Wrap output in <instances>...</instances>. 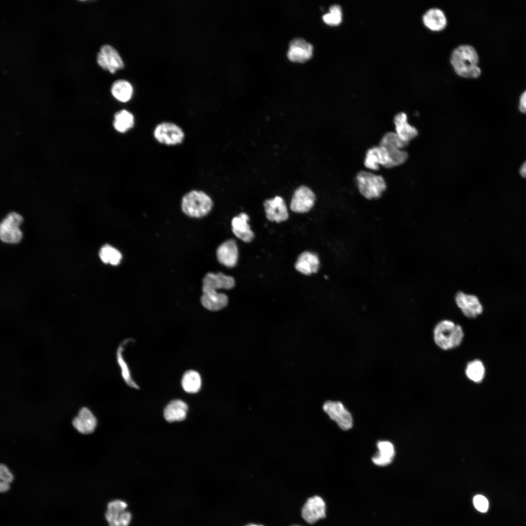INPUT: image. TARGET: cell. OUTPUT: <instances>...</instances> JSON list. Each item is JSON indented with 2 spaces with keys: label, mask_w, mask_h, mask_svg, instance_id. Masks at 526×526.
<instances>
[{
  "label": "cell",
  "mask_w": 526,
  "mask_h": 526,
  "mask_svg": "<svg viewBox=\"0 0 526 526\" xmlns=\"http://www.w3.org/2000/svg\"><path fill=\"white\" fill-rule=\"evenodd\" d=\"M235 285L234 278L230 276L219 272L216 274L209 272L203 280V293L217 292V289H230Z\"/></svg>",
  "instance_id": "obj_14"
},
{
  "label": "cell",
  "mask_w": 526,
  "mask_h": 526,
  "mask_svg": "<svg viewBox=\"0 0 526 526\" xmlns=\"http://www.w3.org/2000/svg\"><path fill=\"white\" fill-rule=\"evenodd\" d=\"M245 526H263L260 525H256V524H248L247 525H246Z\"/></svg>",
  "instance_id": "obj_39"
},
{
  "label": "cell",
  "mask_w": 526,
  "mask_h": 526,
  "mask_svg": "<svg viewBox=\"0 0 526 526\" xmlns=\"http://www.w3.org/2000/svg\"><path fill=\"white\" fill-rule=\"evenodd\" d=\"M263 207L266 217L270 221L280 223L288 218L287 206L281 196H276L273 198L265 200Z\"/></svg>",
  "instance_id": "obj_16"
},
{
  "label": "cell",
  "mask_w": 526,
  "mask_h": 526,
  "mask_svg": "<svg viewBox=\"0 0 526 526\" xmlns=\"http://www.w3.org/2000/svg\"><path fill=\"white\" fill-rule=\"evenodd\" d=\"M111 91L116 100L121 102H127L132 96L133 88L128 81L119 79L113 83Z\"/></svg>",
  "instance_id": "obj_29"
},
{
  "label": "cell",
  "mask_w": 526,
  "mask_h": 526,
  "mask_svg": "<svg viewBox=\"0 0 526 526\" xmlns=\"http://www.w3.org/2000/svg\"><path fill=\"white\" fill-rule=\"evenodd\" d=\"M0 481L8 483H11L14 480L12 473L7 466L3 464H1L0 465Z\"/></svg>",
  "instance_id": "obj_35"
},
{
  "label": "cell",
  "mask_w": 526,
  "mask_h": 526,
  "mask_svg": "<svg viewBox=\"0 0 526 526\" xmlns=\"http://www.w3.org/2000/svg\"><path fill=\"white\" fill-rule=\"evenodd\" d=\"M319 260L317 255L309 251H304L298 257L295 264V269L299 272L310 275L319 270Z\"/></svg>",
  "instance_id": "obj_22"
},
{
  "label": "cell",
  "mask_w": 526,
  "mask_h": 526,
  "mask_svg": "<svg viewBox=\"0 0 526 526\" xmlns=\"http://www.w3.org/2000/svg\"><path fill=\"white\" fill-rule=\"evenodd\" d=\"M131 340L132 339H126L121 342L118 347L116 352V359L120 368L122 377L124 381L129 386L135 389H138L139 387L138 385L133 380L132 377L129 367L124 357L123 354L126 346Z\"/></svg>",
  "instance_id": "obj_27"
},
{
  "label": "cell",
  "mask_w": 526,
  "mask_h": 526,
  "mask_svg": "<svg viewBox=\"0 0 526 526\" xmlns=\"http://www.w3.org/2000/svg\"><path fill=\"white\" fill-rule=\"evenodd\" d=\"M128 504L120 499H115L107 504L105 518L109 526H129L132 518L126 508Z\"/></svg>",
  "instance_id": "obj_7"
},
{
  "label": "cell",
  "mask_w": 526,
  "mask_h": 526,
  "mask_svg": "<svg viewBox=\"0 0 526 526\" xmlns=\"http://www.w3.org/2000/svg\"><path fill=\"white\" fill-rule=\"evenodd\" d=\"M216 255L219 262L229 268L234 267L238 258V249L236 241L228 240L218 247Z\"/></svg>",
  "instance_id": "obj_18"
},
{
  "label": "cell",
  "mask_w": 526,
  "mask_h": 526,
  "mask_svg": "<svg viewBox=\"0 0 526 526\" xmlns=\"http://www.w3.org/2000/svg\"><path fill=\"white\" fill-rule=\"evenodd\" d=\"M465 373L470 380L475 382H480L484 377L485 369L481 360L475 359L467 364Z\"/></svg>",
  "instance_id": "obj_31"
},
{
  "label": "cell",
  "mask_w": 526,
  "mask_h": 526,
  "mask_svg": "<svg viewBox=\"0 0 526 526\" xmlns=\"http://www.w3.org/2000/svg\"><path fill=\"white\" fill-rule=\"evenodd\" d=\"M323 21L331 25H338L342 20L341 7L338 4H333L329 8V12L322 16Z\"/></svg>",
  "instance_id": "obj_33"
},
{
  "label": "cell",
  "mask_w": 526,
  "mask_h": 526,
  "mask_svg": "<svg viewBox=\"0 0 526 526\" xmlns=\"http://www.w3.org/2000/svg\"><path fill=\"white\" fill-rule=\"evenodd\" d=\"M153 136L160 144L174 146L183 142L185 134L183 130L177 124L164 121L156 125L153 131Z\"/></svg>",
  "instance_id": "obj_6"
},
{
  "label": "cell",
  "mask_w": 526,
  "mask_h": 526,
  "mask_svg": "<svg viewBox=\"0 0 526 526\" xmlns=\"http://www.w3.org/2000/svg\"><path fill=\"white\" fill-rule=\"evenodd\" d=\"M464 338L460 325L450 320H442L435 325L433 338L435 344L444 350H451L459 346Z\"/></svg>",
  "instance_id": "obj_2"
},
{
  "label": "cell",
  "mask_w": 526,
  "mask_h": 526,
  "mask_svg": "<svg viewBox=\"0 0 526 526\" xmlns=\"http://www.w3.org/2000/svg\"><path fill=\"white\" fill-rule=\"evenodd\" d=\"M188 409V405L184 401L179 399L172 400L164 409V417L170 422L183 420L186 417Z\"/></svg>",
  "instance_id": "obj_24"
},
{
  "label": "cell",
  "mask_w": 526,
  "mask_h": 526,
  "mask_svg": "<svg viewBox=\"0 0 526 526\" xmlns=\"http://www.w3.org/2000/svg\"><path fill=\"white\" fill-rule=\"evenodd\" d=\"M473 503L475 508L481 512H485L488 509V500L482 495L475 496L473 499Z\"/></svg>",
  "instance_id": "obj_34"
},
{
  "label": "cell",
  "mask_w": 526,
  "mask_h": 526,
  "mask_svg": "<svg viewBox=\"0 0 526 526\" xmlns=\"http://www.w3.org/2000/svg\"><path fill=\"white\" fill-rule=\"evenodd\" d=\"M313 53V46L301 38L291 40L287 52L288 58L295 62H304L310 58Z\"/></svg>",
  "instance_id": "obj_17"
},
{
  "label": "cell",
  "mask_w": 526,
  "mask_h": 526,
  "mask_svg": "<svg viewBox=\"0 0 526 526\" xmlns=\"http://www.w3.org/2000/svg\"><path fill=\"white\" fill-rule=\"evenodd\" d=\"M249 219L248 215L242 212L234 217L231 221L232 230L234 234L245 243L251 242L254 238V234L248 223Z\"/></svg>",
  "instance_id": "obj_19"
},
{
  "label": "cell",
  "mask_w": 526,
  "mask_h": 526,
  "mask_svg": "<svg viewBox=\"0 0 526 526\" xmlns=\"http://www.w3.org/2000/svg\"><path fill=\"white\" fill-rule=\"evenodd\" d=\"M478 60L476 50L469 44L458 46L452 50L450 56L451 63L455 72L466 77L479 76L481 70L477 65Z\"/></svg>",
  "instance_id": "obj_1"
},
{
  "label": "cell",
  "mask_w": 526,
  "mask_h": 526,
  "mask_svg": "<svg viewBox=\"0 0 526 526\" xmlns=\"http://www.w3.org/2000/svg\"><path fill=\"white\" fill-rule=\"evenodd\" d=\"M356 181L360 193L369 200L381 197L387 188L382 176L367 171H359L356 175Z\"/></svg>",
  "instance_id": "obj_4"
},
{
  "label": "cell",
  "mask_w": 526,
  "mask_h": 526,
  "mask_svg": "<svg viewBox=\"0 0 526 526\" xmlns=\"http://www.w3.org/2000/svg\"><path fill=\"white\" fill-rule=\"evenodd\" d=\"M315 201L316 195L314 192L306 186H301L294 192L290 208L296 213H306L312 209Z\"/></svg>",
  "instance_id": "obj_9"
},
{
  "label": "cell",
  "mask_w": 526,
  "mask_h": 526,
  "mask_svg": "<svg viewBox=\"0 0 526 526\" xmlns=\"http://www.w3.org/2000/svg\"><path fill=\"white\" fill-rule=\"evenodd\" d=\"M72 424L80 433L88 434L93 432L97 425V420L92 412L86 407L82 408L75 417Z\"/></svg>",
  "instance_id": "obj_20"
},
{
  "label": "cell",
  "mask_w": 526,
  "mask_h": 526,
  "mask_svg": "<svg viewBox=\"0 0 526 526\" xmlns=\"http://www.w3.org/2000/svg\"><path fill=\"white\" fill-rule=\"evenodd\" d=\"M365 167L370 169L377 170L381 165L386 168H392L389 154L382 146L378 145L369 149L364 161Z\"/></svg>",
  "instance_id": "obj_15"
},
{
  "label": "cell",
  "mask_w": 526,
  "mask_h": 526,
  "mask_svg": "<svg viewBox=\"0 0 526 526\" xmlns=\"http://www.w3.org/2000/svg\"><path fill=\"white\" fill-rule=\"evenodd\" d=\"M228 300L225 294L217 292L203 293L201 297L203 306L210 311L222 309L227 305Z\"/></svg>",
  "instance_id": "obj_25"
},
{
  "label": "cell",
  "mask_w": 526,
  "mask_h": 526,
  "mask_svg": "<svg viewBox=\"0 0 526 526\" xmlns=\"http://www.w3.org/2000/svg\"><path fill=\"white\" fill-rule=\"evenodd\" d=\"M10 483L2 481L0 482V491L1 492H5L10 488Z\"/></svg>",
  "instance_id": "obj_37"
},
{
  "label": "cell",
  "mask_w": 526,
  "mask_h": 526,
  "mask_svg": "<svg viewBox=\"0 0 526 526\" xmlns=\"http://www.w3.org/2000/svg\"><path fill=\"white\" fill-rule=\"evenodd\" d=\"M99 255L103 263H109L113 265L119 264L122 258L121 252L109 244L103 245L100 250Z\"/></svg>",
  "instance_id": "obj_32"
},
{
  "label": "cell",
  "mask_w": 526,
  "mask_h": 526,
  "mask_svg": "<svg viewBox=\"0 0 526 526\" xmlns=\"http://www.w3.org/2000/svg\"><path fill=\"white\" fill-rule=\"evenodd\" d=\"M422 20L425 25L433 31H439L447 24V19L444 12L440 8L433 7L427 10Z\"/></svg>",
  "instance_id": "obj_23"
},
{
  "label": "cell",
  "mask_w": 526,
  "mask_h": 526,
  "mask_svg": "<svg viewBox=\"0 0 526 526\" xmlns=\"http://www.w3.org/2000/svg\"><path fill=\"white\" fill-rule=\"evenodd\" d=\"M520 173L521 175L526 178V161L523 164L520 169Z\"/></svg>",
  "instance_id": "obj_38"
},
{
  "label": "cell",
  "mask_w": 526,
  "mask_h": 526,
  "mask_svg": "<svg viewBox=\"0 0 526 526\" xmlns=\"http://www.w3.org/2000/svg\"><path fill=\"white\" fill-rule=\"evenodd\" d=\"M519 109L521 112L526 113V90L523 93L520 97Z\"/></svg>",
  "instance_id": "obj_36"
},
{
  "label": "cell",
  "mask_w": 526,
  "mask_h": 526,
  "mask_svg": "<svg viewBox=\"0 0 526 526\" xmlns=\"http://www.w3.org/2000/svg\"><path fill=\"white\" fill-rule=\"evenodd\" d=\"M97 62L103 69L113 74L118 69H122L123 61L117 51L108 44L102 45L97 55Z\"/></svg>",
  "instance_id": "obj_11"
},
{
  "label": "cell",
  "mask_w": 526,
  "mask_h": 526,
  "mask_svg": "<svg viewBox=\"0 0 526 526\" xmlns=\"http://www.w3.org/2000/svg\"><path fill=\"white\" fill-rule=\"evenodd\" d=\"M301 516L310 524L324 518L326 516V505L322 498L319 496L308 498L302 508Z\"/></svg>",
  "instance_id": "obj_12"
},
{
  "label": "cell",
  "mask_w": 526,
  "mask_h": 526,
  "mask_svg": "<svg viewBox=\"0 0 526 526\" xmlns=\"http://www.w3.org/2000/svg\"><path fill=\"white\" fill-rule=\"evenodd\" d=\"M394 123L395 133L403 141L409 143L417 136L418 131L408 123L405 113L400 112L397 113L394 117Z\"/></svg>",
  "instance_id": "obj_21"
},
{
  "label": "cell",
  "mask_w": 526,
  "mask_h": 526,
  "mask_svg": "<svg viewBox=\"0 0 526 526\" xmlns=\"http://www.w3.org/2000/svg\"><path fill=\"white\" fill-rule=\"evenodd\" d=\"M457 306L467 318L474 319L483 312V306L475 295L458 292L455 296Z\"/></svg>",
  "instance_id": "obj_13"
},
{
  "label": "cell",
  "mask_w": 526,
  "mask_h": 526,
  "mask_svg": "<svg viewBox=\"0 0 526 526\" xmlns=\"http://www.w3.org/2000/svg\"><path fill=\"white\" fill-rule=\"evenodd\" d=\"M408 144L402 140L395 132H390L383 135L379 145L388 152L393 168L403 164L407 160L408 154L403 149Z\"/></svg>",
  "instance_id": "obj_5"
},
{
  "label": "cell",
  "mask_w": 526,
  "mask_h": 526,
  "mask_svg": "<svg viewBox=\"0 0 526 526\" xmlns=\"http://www.w3.org/2000/svg\"><path fill=\"white\" fill-rule=\"evenodd\" d=\"M213 203L211 198L201 190H192L186 193L181 200L182 211L192 218H201L211 210Z\"/></svg>",
  "instance_id": "obj_3"
},
{
  "label": "cell",
  "mask_w": 526,
  "mask_h": 526,
  "mask_svg": "<svg viewBox=\"0 0 526 526\" xmlns=\"http://www.w3.org/2000/svg\"><path fill=\"white\" fill-rule=\"evenodd\" d=\"M135 124L133 114L127 110H120L114 114L113 125L119 133H126L132 129Z\"/></svg>",
  "instance_id": "obj_26"
},
{
  "label": "cell",
  "mask_w": 526,
  "mask_h": 526,
  "mask_svg": "<svg viewBox=\"0 0 526 526\" xmlns=\"http://www.w3.org/2000/svg\"><path fill=\"white\" fill-rule=\"evenodd\" d=\"M323 409L342 430H347L352 428L353 418L351 414L340 402L327 401L323 404Z\"/></svg>",
  "instance_id": "obj_10"
},
{
  "label": "cell",
  "mask_w": 526,
  "mask_h": 526,
  "mask_svg": "<svg viewBox=\"0 0 526 526\" xmlns=\"http://www.w3.org/2000/svg\"><path fill=\"white\" fill-rule=\"evenodd\" d=\"M201 385V377L198 372L189 370L183 374L181 379V386L187 393H196L200 390Z\"/></svg>",
  "instance_id": "obj_30"
},
{
  "label": "cell",
  "mask_w": 526,
  "mask_h": 526,
  "mask_svg": "<svg viewBox=\"0 0 526 526\" xmlns=\"http://www.w3.org/2000/svg\"><path fill=\"white\" fill-rule=\"evenodd\" d=\"M378 452L373 457V463L380 466L389 464L394 455V445L387 441H379L377 444Z\"/></svg>",
  "instance_id": "obj_28"
},
{
  "label": "cell",
  "mask_w": 526,
  "mask_h": 526,
  "mask_svg": "<svg viewBox=\"0 0 526 526\" xmlns=\"http://www.w3.org/2000/svg\"><path fill=\"white\" fill-rule=\"evenodd\" d=\"M22 220V217L16 212L8 214L0 224L1 240L9 244L19 243L22 238V232L19 227Z\"/></svg>",
  "instance_id": "obj_8"
},
{
  "label": "cell",
  "mask_w": 526,
  "mask_h": 526,
  "mask_svg": "<svg viewBox=\"0 0 526 526\" xmlns=\"http://www.w3.org/2000/svg\"><path fill=\"white\" fill-rule=\"evenodd\" d=\"M301 526L295 525V526Z\"/></svg>",
  "instance_id": "obj_40"
}]
</instances>
